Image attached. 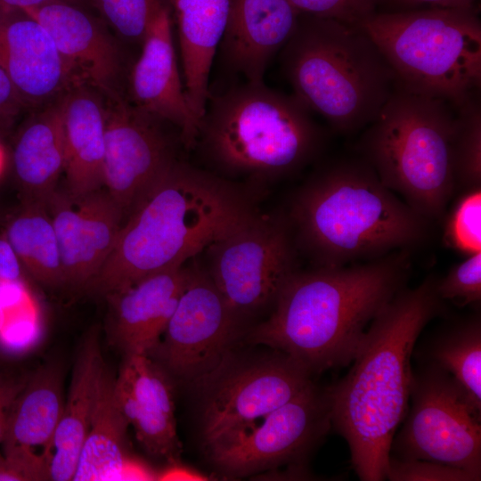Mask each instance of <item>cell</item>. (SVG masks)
<instances>
[{"instance_id": "1", "label": "cell", "mask_w": 481, "mask_h": 481, "mask_svg": "<svg viewBox=\"0 0 481 481\" xmlns=\"http://www.w3.org/2000/svg\"><path fill=\"white\" fill-rule=\"evenodd\" d=\"M437 281L429 275L397 292L368 326L348 371L325 389L331 427L362 481L386 479L392 440L409 409L416 341L445 312Z\"/></svg>"}, {"instance_id": "2", "label": "cell", "mask_w": 481, "mask_h": 481, "mask_svg": "<svg viewBox=\"0 0 481 481\" xmlns=\"http://www.w3.org/2000/svg\"><path fill=\"white\" fill-rule=\"evenodd\" d=\"M411 272L409 249L364 264L296 271L270 316L247 339L289 355L311 374L346 366L371 321L406 287Z\"/></svg>"}, {"instance_id": "3", "label": "cell", "mask_w": 481, "mask_h": 481, "mask_svg": "<svg viewBox=\"0 0 481 481\" xmlns=\"http://www.w3.org/2000/svg\"><path fill=\"white\" fill-rule=\"evenodd\" d=\"M257 216L233 184L175 160L124 222L86 287L108 298L183 266Z\"/></svg>"}, {"instance_id": "4", "label": "cell", "mask_w": 481, "mask_h": 481, "mask_svg": "<svg viewBox=\"0 0 481 481\" xmlns=\"http://www.w3.org/2000/svg\"><path fill=\"white\" fill-rule=\"evenodd\" d=\"M297 243L317 267L369 261L425 241L430 221L387 188L361 157L319 171L292 209Z\"/></svg>"}, {"instance_id": "5", "label": "cell", "mask_w": 481, "mask_h": 481, "mask_svg": "<svg viewBox=\"0 0 481 481\" xmlns=\"http://www.w3.org/2000/svg\"><path fill=\"white\" fill-rule=\"evenodd\" d=\"M281 53L293 94L341 134L367 126L395 87L389 64L357 26L300 15Z\"/></svg>"}, {"instance_id": "6", "label": "cell", "mask_w": 481, "mask_h": 481, "mask_svg": "<svg viewBox=\"0 0 481 481\" xmlns=\"http://www.w3.org/2000/svg\"><path fill=\"white\" fill-rule=\"evenodd\" d=\"M323 140L312 111L293 94L246 81L209 95L196 145L226 173L269 178L303 167Z\"/></svg>"}, {"instance_id": "7", "label": "cell", "mask_w": 481, "mask_h": 481, "mask_svg": "<svg viewBox=\"0 0 481 481\" xmlns=\"http://www.w3.org/2000/svg\"><path fill=\"white\" fill-rule=\"evenodd\" d=\"M456 106L395 86L356 145L382 183L429 221L453 196Z\"/></svg>"}, {"instance_id": "8", "label": "cell", "mask_w": 481, "mask_h": 481, "mask_svg": "<svg viewBox=\"0 0 481 481\" xmlns=\"http://www.w3.org/2000/svg\"><path fill=\"white\" fill-rule=\"evenodd\" d=\"M357 27L379 49L394 72L395 86L455 106L479 95L477 10L378 11Z\"/></svg>"}, {"instance_id": "9", "label": "cell", "mask_w": 481, "mask_h": 481, "mask_svg": "<svg viewBox=\"0 0 481 481\" xmlns=\"http://www.w3.org/2000/svg\"><path fill=\"white\" fill-rule=\"evenodd\" d=\"M411 408L390 456L436 461L481 475V408L444 370L413 371Z\"/></svg>"}, {"instance_id": "10", "label": "cell", "mask_w": 481, "mask_h": 481, "mask_svg": "<svg viewBox=\"0 0 481 481\" xmlns=\"http://www.w3.org/2000/svg\"><path fill=\"white\" fill-rule=\"evenodd\" d=\"M331 427L326 390L310 385L259 420L204 445L222 472L245 477L304 461Z\"/></svg>"}, {"instance_id": "11", "label": "cell", "mask_w": 481, "mask_h": 481, "mask_svg": "<svg viewBox=\"0 0 481 481\" xmlns=\"http://www.w3.org/2000/svg\"><path fill=\"white\" fill-rule=\"evenodd\" d=\"M214 284L240 320L273 304L296 272V249L287 226L257 216L210 245Z\"/></svg>"}, {"instance_id": "12", "label": "cell", "mask_w": 481, "mask_h": 481, "mask_svg": "<svg viewBox=\"0 0 481 481\" xmlns=\"http://www.w3.org/2000/svg\"><path fill=\"white\" fill-rule=\"evenodd\" d=\"M311 373L289 355L233 360L232 353L198 387L204 445L283 405L310 385Z\"/></svg>"}, {"instance_id": "13", "label": "cell", "mask_w": 481, "mask_h": 481, "mask_svg": "<svg viewBox=\"0 0 481 481\" xmlns=\"http://www.w3.org/2000/svg\"><path fill=\"white\" fill-rule=\"evenodd\" d=\"M239 321L208 271L189 266L186 285L154 351L171 373L198 387L231 354Z\"/></svg>"}, {"instance_id": "14", "label": "cell", "mask_w": 481, "mask_h": 481, "mask_svg": "<svg viewBox=\"0 0 481 481\" xmlns=\"http://www.w3.org/2000/svg\"><path fill=\"white\" fill-rule=\"evenodd\" d=\"M106 99L103 186L125 222L175 159L163 121L121 94Z\"/></svg>"}, {"instance_id": "15", "label": "cell", "mask_w": 481, "mask_h": 481, "mask_svg": "<svg viewBox=\"0 0 481 481\" xmlns=\"http://www.w3.org/2000/svg\"><path fill=\"white\" fill-rule=\"evenodd\" d=\"M0 67L24 104L46 105L80 82L46 29L22 8L0 2Z\"/></svg>"}, {"instance_id": "16", "label": "cell", "mask_w": 481, "mask_h": 481, "mask_svg": "<svg viewBox=\"0 0 481 481\" xmlns=\"http://www.w3.org/2000/svg\"><path fill=\"white\" fill-rule=\"evenodd\" d=\"M129 76L130 102L175 126L186 148L196 146L200 121L192 112L175 55L170 6L158 14Z\"/></svg>"}, {"instance_id": "17", "label": "cell", "mask_w": 481, "mask_h": 481, "mask_svg": "<svg viewBox=\"0 0 481 481\" xmlns=\"http://www.w3.org/2000/svg\"><path fill=\"white\" fill-rule=\"evenodd\" d=\"M47 205L58 239L66 283L86 287L107 260L124 223L104 189L73 201L57 192Z\"/></svg>"}, {"instance_id": "18", "label": "cell", "mask_w": 481, "mask_h": 481, "mask_svg": "<svg viewBox=\"0 0 481 481\" xmlns=\"http://www.w3.org/2000/svg\"><path fill=\"white\" fill-rule=\"evenodd\" d=\"M22 9L50 34L61 56L80 82L106 98L121 94V53L100 20L82 5L64 1Z\"/></svg>"}, {"instance_id": "19", "label": "cell", "mask_w": 481, "mask_h": 481, "mask_svg": "<svg viewBox=\"0 0 481 481\" xmlns=\"http://www.w3.org/2000/svg\"><path fill=\"white\" fill-rule=\"evenodd\" d=\"M63 405L61 371L53 363L28 379L12 404L4 455L28 481L49 480L51 448Z\"/></svg>"}, {"instance_id": "20", "label": "cell", "mask_w": 481, "mask_h": 481, "mask_svg": "<svg viewBox=\"0 0 481 481\" xmlns=\"http://www.w3.org/2000/svg\"><path fill=\"white\" fill-rule=\"evenodd\" d=\"M118 405L138 442L155 457L176 460V433L171 384L147 355H126L115 380Z\"/></svg>"}, {"instance_id": "21", "label": "cell", "mask_w": 481, "mask_h": 481, "mask_svg": "<svg viewBox=\"0 0 481 481\" xmlns=\"http://www.w3.org/2000/svg\"><path fill=\"white\" fill-rule=\"evenodd\" d=\"M300 14L289 0H231L220 53L227 68L262 83L269 61L293 35Z\"/></svg>"}, {"instance_id": "22", "label": "cell", "mask_w": 481, "mask_h": 481, "mask_svg": "<svg viewBox=\"0 0 481 481\" xmlns=\"http://www.w3.org/2000/svg\"><path fill=\"white\" fill-rule=\"evenodd\" d=\"M189 276L185 265L148 276L113 294L111 331L125 355L154 351Z\"/></svg>"}, {"instance_id": "23", "label": "cell", "mask_w": 481, "mask_h": 481, "mask_svg": "<svg viewBox=\"0 0 481 481\" xmlns=\"http://www.w3.org/2000/svg\"><path fill=\"white\" fill-rule=\"evenodd\" d=\"M102 96L82 82L72 85L62 96L65 173L72 201L103 186L106 114Z\"/></svg>"}, {"instance_id": "24", "label": "cell", "mask_w": 481, "mask_h": 481, "mask_svg": "<svg viewBox=\"0 0 481 481\" xmlns=\"http://www.w3.org/2000/svg\"><path fill=\"white\" fill-rule=\"evenodd\" d=\"M105 364L99 335L93 330L78 350L69 390L53 439L49 480H72L94 410Z\"/></svg>"}, {"instance_id": "25", "label": "cell", "mask_w": 481, "mask_h": 481, "mask_svg": "<svg viewBox=\"0 0 481 481\" xmlns=\"http://www.w3.org/2000/svg\"><path fill=\"white\" fill-rule=\"evenodd\" d=\"M177 20L183 86L200 121L210 95L212 62L224 36L231 0H173Z\"/></svg>"}, {"instance_id": "26", "label": "cell", "mask_w": 481, "mask_h": 481, "mask_svg": "<svg viewBox=\"0 0 481 481\" xmlns=\"http://www.w3.org/2000/svg\"><path fill=\"white\" fill-rule=\"evenodd\" d=\"M63 94L46 104L20 132L13 151L16 176L25 201L47 204L65 171Z\"/></svg>"}, {"instance_id": "27", "label": "cell", "mask_w": 481, "mask_h": 481, "mask_svg": "<svg viewBox=\"0 0 481 481\" xmlns=\"http://www.w3.org/2000/svg\"><path fill=\"white\" fill-rule=\"evenodd\" d=\"M115 380L116 378L105 367L73 481L133 477L127 441L129 423L118 405Z\"/></svg>"}, {"instance_id": "28", "label": "cell", "mask_w": 481, "mask_h": 481, "mask_svg": "<svg viewBox=\"0 0 481 481\" xmlns=\"http://www.w3.org/2000/svg\"><path fill=\"white\" fill-rule=\"evenodd\" d=\"M47 204L25 201L7 224L4 237L22 266L38 281L57 286L66 283L60 248Z\"/></svg>"}, {"instance_id": "29", "label": "cell", "mask_w": 481, "mask_h": 481, "mask_svg": "<svg viewBox=\"0 0 481 481\" xmlns=\"http://www.w3.org/2000/svg\"><path fill=\"white\" fill-rule=\"evenodd\" d=\"M447 371L481 408V318L461 319L446 326L432 338L424 360Z\"/></svg>"}, {"instance_id": "30", "label": "cell", "mask_w": 481, "mask_h": 481, "mask_svg": "<svg viewBox=\"0 0 481 481\" xmlns=\"http://www.w3.org/2000/svg\"><path fill=\"white\" fill-rule=\"evenodd\" d=\"M455 190L481 187V104L479 95L456 106L452 148Z\"/></svg>"}, {"instance_id": "31", "label": "cell", "mask_w": 481, "mask_h": 481, "mask_svg": "<svg viewBox=\"0 0 481 481\" xmlns=\"http://www.w3.org/2000/svg\"><path fill=\"white\" fill-rule=\"evenodd\" d=\"M122 38L143 44L167 0H87Z\"/></svg>"}, {"instance_id": "32", "label": "cell", "mask_w": 481, "mask_h": 481, "mask_svg": "<svg viewBox=\"0 0 481 481\" xmlns=\"http://www.w3.org/2000/svg\"><path fill=\"white\" fill-rule=\"evenodd\" d=\"M444 240L467 255L481 251V187L459 198L446 221Z\"/></svg>"}, {"instance_id": "33", "label": "cell", "mask_w": 481, "mask_h": 481, "mask_svg": "<svg viewBox=\"0 0 481 481\" xmlns=\"http://www.w3.org/2000/svg\"><path fill=\"white\" fill-rule=\"evenodd\" d=\"M436 291L444 300L466 306L481 301V251L469 255L438 279Z\"/></svg>"}, {"instance_id": "34", "label": "cell", "mask_w": 481, "mask_h": 481, "mask_svg": "<svg viewBox=\"0 0 481 481\" xmlns=\"http://www.w3.org/2000/svg\"><path fill=\"white\" fill-rule=\"evenodd\" d=\"M386 479L390 481H479L481 475L446 464L389 457Z\"/></svg>"}, {"instance_id": "35", "label": "cell", "mask_w": 481, "mask_h": 481, "mask_svg": "<svg viewBox=\"0 0 481 481\" xmlns=\"http://www.w3.org/2000/svg\"><path fill=\"white\" fill-rule=\"evenodd\" d=\"M300 15L332 19L357 26L378 12L381 0H289Z\"/></svg>"}, {"instance_id": "36", "label": "cell", "mask_w": 481, "mask_h": 481, "mask_svg": "<svg viewBox=\"0 0 481 481\" xmlns=\"http://www.w3.org/2000/svg\"><path fill=\"white\" fill-rule=\"evenodd\" d=\"M477 0H381L387 11H407L416 9L442 8L477 10Z\"/></svg>"}, {"instance_id": "37", "label": "cell", "mask_w": 481, "mask_h": 481, "mask_svg": "<svg viewBox=\"0 0 481 481\" xmlns=\"http://www.w3.org/2000/svg\"><path fill=\"white\" fill-rule=\"evenodd\" d=\"M26 379L0 372V444L4 438L12 404L25 385Z\"/></svg>"}, {"instance_id": "38", "label": "cell", "mask_w": 481, "mask_h": 481, "mask_svg": "<svg viewBox=\"0 0 481 481\" xmlns=\"http://www.w3.org/2000/svg\"><path fill=\"white\" fill-rule=\"evenodd\" d=\"M22 265L6 238L0 237V283L21 281Z\"/></svg>"}, {"instance_id": "39", "label": "cell", "mask_w": 481, "mask_h": 481, "mask_svg": "<svg viewBox=\"0 0 481 481\" xmlns=\"http://www.w3.org/2000/svg\"><path fill=\"white\" fill-rule=\"evenodd\" d=\"M23 105L18 92L0 67V119L13 117Z\"/></svg>"}, {"instance_id": "40", "label": "cell", "mask_w": 481, "mask_h": 481, "mask_svg": "<svg viewBox=\"0 0 481 481\" xmlns=\"http://www.w3.org/2000/svg\"><path fill=\"white\" fill-rule=\"evenodd\" d=\"M64 1L69 3H73L76 4L82 5L84 3H88L87 0H0V2L4 3L9 5L20 7V8H29L39 6L51 2Z\"/></svg>"}, {"instance_id": "41", "label": "cell", "mask_w": 481, "mask_h": 481, "mask_svg": "<svg viewBox=\"0 0 481 481\" xmlns=\"http://www.w3.org/2000/svg\"><path fill=\"white\" fill-rule=\"evenodd\" d=\"M5 167V152L4 147L0 143V176L2 175Z\"/></svg>"}, {"instance_id": "42", "label": "cell", "mask_w": 481, "mask_h": 481, "mask_svg": "<svg viewBox=\"0 0 481 481\" xmlns=\"http://www.w3.org/2000/svg\"><path fill=\"white\" fill-rule=\"evenodd\" d=\"M3 325H4V314H3L2 308L0 306V333L2 331Z\"/></svg>"}]
</instances>
